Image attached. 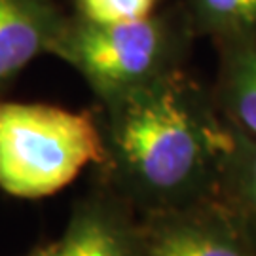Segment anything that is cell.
Wrapping results in <instances>:
<instances>
[{
    "label": "cell",
    "instance_id": "obj_7",
    "mask_svg": "<svg viewBox=\"0 0 256 256\" xmlns=\"http://www.w3.org/2000/svg\"><path fill=\"white\" fill-rule=\"evenodd\" d=\"M214 99L232 126L256 138V38L220 42Z\"/></svg>",
    "mask_w": 256,
    "mask_h": 256
},
{
    "label": "cell",
    "instance_id": "obj_2",
    "mask_svg": "<svg viewBox=\"0 0 256 256\" xmlns=\"http://www.w3.org/2000/svg\"><path fill=\"white\" fill-rule=\"evenodd\" d=\"M186 8L124 23H95L66 18L52 55L82 76L99 102L182 68L194 38Z\"/></svg>",
    "mask_w": 256,
    "mask_h": 256
},
{
    "label": "cell",
    "instance_id": "obj_5",
    "mask_svg": "<svg viewBox=\"0 0 256 256\" xmlns=\"http://www.w3.org/2000/svg\"><path fill=\"white\" fill-rule=\"evenodd\" d=\"M42 256H138V216L124 198L106 186L74 205L64 232Z\"/></svg>",
    "mask_w": 256,
    "mask_h": 256
},
{
    "label": "cell",
    "instance_id": "obj_4",
    "mask_svg": "<svg viewBox=\"0 0 256 256\" xmlns=\"http://www.w3.org/2000/svg\"><path fill=\"white\" fill-rule=\"evenodd\" d=\"M138 256H256L214 198L140 212Z\"/></svg>",
    "mask_w": 256,
    "mask_h": 256
},
{
    "label": "cell",
    "instance_id": "obj_10",
    "mask_svg": "<svg viewBox=\"0 0 256 256\" xmlns=\"http://www.w3.org/2000/svg\"><path fill=\"white\" fill-rule=\"evenodd\" d=\"M158 0H76L78 14L95 23H124L154 14Z\"/></svg>",
    "mask_w": 256,
    "mask_h": 256
},
{
    "label": "cell",
    "instance_id": "obj_1",
    "mask_svg": "<svg viewBox=\"0 0 256 256\" xmlns=\"http://www.w3.org/2000/svg\"><path fill=\"white\" fill-rule=\"evenodd\" d=\"M97 114L104 140L102 186L137 214L216 196L234 131L212 90L184 66L101 102Z\"/></svg>",
    "mask_w": 256,
    "mask_h": 256
},
{
    "label": "cell",
    "instance_id": "obj_8",
    "mask_svg": "<svg viewBox=\"0 0 256 256\" xmlns=\"http://www.w3.org/2000/svg\"><path fill=\"white\" fill-rule=\"evenodd\" d=\"M232 126V124H230ZM234 140L222 165L214 200L256 252V138L232 126Z\"/></svg>",
    "mask_w": 256,
    "mask_h": 256
},
{
    "label": "cell",
    "instance_id": "obj_6",
    "mask_svg": "<svg viewBox=\"0 0 256 256\" xmlns=\"http://www.w3.org/2000/svg\"><path fill=\"white\" fill-rule=\"evenodd\" d=\"M66 16L55 0H0V95L52 48Z\"/></svg>",
    "mask_w": 256,
    "mask_h": 256
},
{
    "label": "cell",
    "instance_id": "obj_3",
    "mask_svg": "<svg viewBox=\"0 0 256 256\" xmlns=\"http://www.w3.org/2000/svg\"><path fill=\"white\" fill-rule=\"evenodd\" d=\"M104 162L99 114L0 97V190L42 200Z\"/></svg>",
    "mask_w": 256,
    "mask_h": 256
},
{
    "label": "cell",
    "instance_id": "obj_11",
    "mask_svg": "<svg viewBox=\"0 0 256 256\" xmlns=\"http://www.w3.org/2000/svg\"><path fill=\"white\" fill-rule=\"evenodd\" d=\"M25 256H42V250H40V245H38V247H34L32 248V250H28L27 254Z\"/></svg>",
    "mask_w": 256,
    "mask_h": 256
},
{
    "label": "cell",
    "instance_id": "obj_9",
    "mask_svg": "<svg viewBox=\"0 0 256 256\" xmlns=\"http://www.w3.org/2000/svg\"><path fill=\"white\" fill-rule=\"evenodd\" d=\"M184 8L196 34L218 44L256 38V0H186Z\"/></svg>",
    "mask_w": 256,
    "mask_h": 256
}]
</instances>
